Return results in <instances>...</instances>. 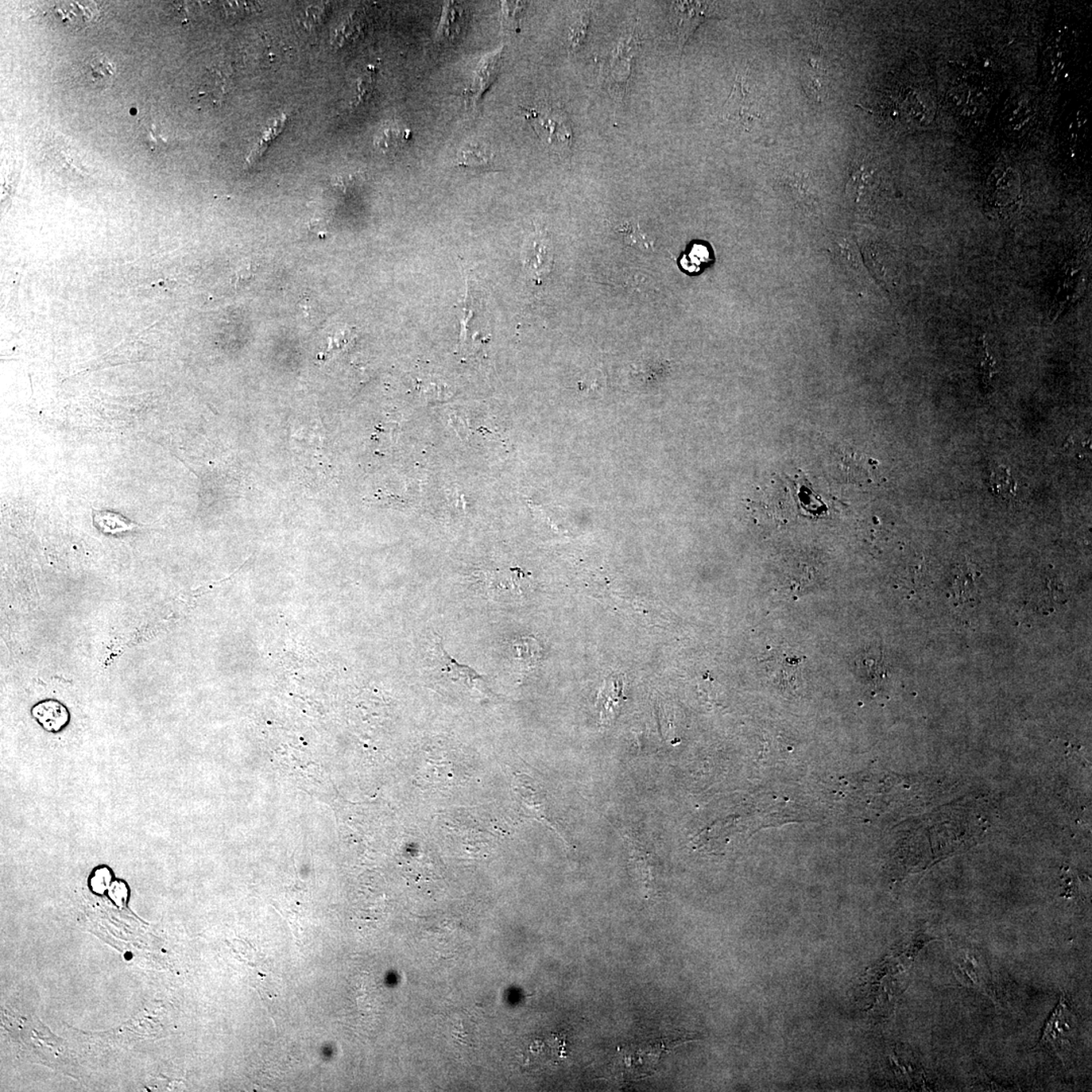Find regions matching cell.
<instances>
[{
  "mask_svg": "<svg viewBox=\"0 0 1092 1092\" xmlns=\"http://www.w3.org/2000/svg\"><path fill=\"white\" fill-rule=\"evenodd\" d=\"M553 258L552 242L546 232L536 231L522 248L523 267L537 285L551 274Z\"/></svg>",
  "mask_w": 1092,
  "mask_h": 1092,
  "instance_id": "obj_5",
  "label": "cell"
},
{
  "mask_svg": "<svg viewBox=\"0 0 1092 1092\" xmlns=\"http://www.w3.org/2000/svg\"><path fill=\"white\" fill-rule=\"evenodd\" d=\"M1020 200V180L1013 169H997L990 177L987 201L993 211L1002 215L1017 206Z\"/></svg>",
  "mask_w": 1092,
  "mask_h": 1092,
  "instance_id": "obj_6",
  "label": "cell"
},
{
  "mask_svg": "<svg viewBox=\"0 0 1092 1092\" xmlns=\"http://www.w3.org/2000/svg\"><path fill=\"white\" fill-rule=\"evenodd\" d=\"M255 277V269L253 262L248 261L245 265L240 267L236 271V285L237 286L249 285Z\"/></svg>",
  "mask_w": 1092,
  "mask_h": 1092,
  "instance_id": "obj_26",
  "label": "cell"
},
{
  "mask_svg": "<svg viewBox=\"0 0 1092 1092\" xmlns=\"http://www.w3.org/2000/svg\"><path fill=\"white\" fill-rule=\"evenodd\" d=\"M979 358H981V370L983 382L986 386H989L995 374L994 363L987 351L985 338H981L979 342Z\"/></svg>",
  "mask_w": 1092,
  "mask_h": 1092,
  "instance_id": "obj_23",
  "label": "cell"
},
{
  "mask_svg": "<svg viewBox=\"0 0 1092 1092\" xmlns=\"http://www.w3.org/2000/svg\"><path fill=\"white\" fill-rule=\"evenodd\" d=\"M954 590L955 597L958 602L969 603L975 601L977 598V580L978 572H976L973 564L966 561L960 564L955 572Z\"/></svg>",
  "mask_w": 1092,
  "mask_h": 1092,
  "instance_id": "obj_12",
  "label": "cell"
},
{
  "mask_svg": "<svg viewBox=\"0 0 1092 1092\" xmlns=\"http://www.w3.org/2000/svg\"><path fill=\"white\" fill-rule=\"evenodd\" d=\"M811 61V62H809L808 63L807 71L803 73L804 85L808 95H811L812 99L819 102L823 96L827 95L828 84L827 72V69H824L823 66L819 64V61Z\"/></svg>",
  "mask_w": 1092,
  "mask_h": 1092,
  "instance_id": "obj_17",
  "label": "cell"
},
{
  "mask_svg": "<svg viewBox=\"0 0 1092 1092\" xmlns=\"http://www.w3.org/2000/svg\"><path fill=\"white\" fill-rule=\"evenodd\" d=\"M524 117L532 126L540 140L557 152L571 148L572 129L570 119L560 108H522Z\"/></svg>",
  "mask_w": 1092,
  "mask_h": 1092,
  "instance_id": "obj_1",
  "label": "cell"
},
{
  "mask_svg": "<svg viewBox=\"0 0 1092 1092\" xmlns=\"http://www.w3.org/2000/svg\"><path fill=\"white\" fill-rule=\"evenodd\" d=\"M673 33L679 52H683L693 34L707 18H716V3L701 2H673Z\"/></svg>",
  "mask_w": 1092,
  "mask_h": 1092,
  "instance_id": "obj_4",
  "label": "cell"
},
{
  "mask_svg": "<svg viewBox=\"0 0 1092 1092\" xmlns=\"http://www.w3.org/2000/svg\"><path fill=\"white\" fill-rule=\"evenodd\" d=\"M621 231V233L625 236L626 241L633 244V245H634V244H638L640 246L649 247L648 240L641 233V229L637 224H622Z\"/></svg>",
  "mask_w": 1092,
  "mask_h": 1092,
  "instance_id": "obj_25",
  "label": "cell"
},
{
  "mask_svg": "<svg viewBox=\"0 0 1092 1092\" xmlns=\"http://www.w3.org/2000/svg\"><path fill=\"white\" fill-rule=\"evenodd\" d=\"M429 660L431 663L429 669L433 673H437V675L453 681V683L462 685L468 691H475L482 695H487L489 693L483 677L467 665L456 663L445 652L439 640L435 641V645L430 650Z\"/></svg>",
  "mask_w": 1092,
  "mask_h": 1092,
  "instance_id": "obj_3",
  "label": "cell"
},
{
  "mask_svg": "<svg viewBox=\"0 0 1092 1092\" xmlns=\"http://www.w3.org/2000/svg\"><path fill=\"white\" fill-rule=\"evenodd\" d=\"M286 115H278L277 118L273 119V121H271L269 125H267L265 130L262 131L261 137L258 138L257 143H255L253 150H251L250 154L247 156L246 162L248 165H253L258 162L259 159H261L263 155L266 152L267 148H269L270 143L284 131Z\"/></svg>",
  "mask_w": 1092,
  "mask_h": 1092,
  "instance_id": "obj_16",
  "label": "cell"
},
{
  "mask_svg": "<svg viewBox=\"0 0 1092 1092\" xmlns=\"http://www.w3.org/2000/svg\"><path fill=\"white\" fill-rule=\"evenodd\" d=\"M511 652L516 668L526 671L536 663L540 657V649L536 641L532 638H519L515 641L511 646Z\"/></svg>",
  "mask_w": 1092,
  "mask_h": 1092,
  "instance_id": "obj_18",
  "label": "cell"
},
{
  "mask_svg": "<svg viewBox=\"0 0 1092 1092\" xmlns=\"http://www.w3.org/2000/svg\"><path fill=\"white\" fill-rule=\"evenodd\" d=\"M412 131L397 125L386 127L374 139L377 148L385 153H396L412 140Z\"/></svg>",
  "mask_w": 1092,
  "mask_h": 1092,
  "instance_id": "obj_15",
  "label": "cell"
},
{
  "mask_svg": "<svg viewBox=\"0 0 1092 1092\" xmlns=\"http://www.w3.org/2000/svg\"><path fill=\"white\" fill-rule=\"evenodd\" d=\"M111 880L110 874L107 870H99L95 876V889L96 892H103L107 888L108 881Z\"/></svg>",
  "mask_w": 1092,
  "mask_h": 1092,
  "instance_id": "obj_27",
  "label": "cell"
},
{
  "mask_svg": "<svg viewBox=\"0 0 1092 1092\" xmlns=\"http://www.w3.org/2000/svg\"><path fill=\"white\" fill-rule=\"evenodd\" d=\"M592 11L584 9L576 15L574 21L572 22L568 34V48L570 54H576L582 47L587 38L588 26H590Z\"/></svg>",
  "mask_w": 1092,
  "mask_h": 1092,
  "instance_id": "obj_19",
  "label": "cell"
},
{
  "mask_svg": "<svg viewBox=\"0 0 1092 1092\" xmlns=\"http://www.w3.org/2000/svg\"><path fill=\"white\" fill-rule=\"evenodd\" d=\"M374 68H367L366 75L362 76L358 83V102L363 103L373 94L374 88Z\"/></svg>",
  "mask_w": 1092,
  "mask_h": 1092,
  "instance_id": "obj_24",
  "label": "cell"
},
{
  "mask_svg": "<svg viewBox=\"0 0 1092 1092\" xmlns=\"http://www.w3.org/2000/svg\"><path fill=\"white\" fill-rule=\"evenodd\" d=\"M83 71L88 83L99 88L108 87L117 75L115 65L102 55L89 58L85 62Z\"/></svg>",
  "mask_w": 1092,
  "mask_h": 1092,
  "instance_id": "obj_14",
  "label": "cell"
},
{
  "mask_svg": "<svg viewBox=\"0 0 1092 1092\" xmlns=\"http://www.w3.org/2000/svg\"><path fill=\"white\" fill-rule=\"evenodd\" d=\"M609 680L610 681H608V683H606V686L604 687L601 693H600V704H601L604 708L602 714H605L607 718L614 714V712L618 706L619 701H621L622 697L621 679L614 677L613 679Z\"/></svg>",
  "mask_w": 1092,
  "mask_h": 1092,
  "instance_id": "obj_21",
  "label": "cell"
},
{
  "mask_svg": "<svg viewBox=\"0 0 1092 1092\" xmlns=\"http://www.w3.org/2000/svg\"><path fill=\"white\" fill-rule=\"evenodd\" d=\"M456 164L459 168L493 170L495 166V155L485 146L467 145L459 151L456 156Z\"/></svg>",
  "mask_w": 1092,
  "mask_h": 1092,
  "instance_id": "obj_11",
  "label": "cell"
},
{
  "mask_svg": "<svg viewBox=\"0 0 1092 1092\" xmlns=\"http://www.w3.org/2000/svg\"><path fill=\"white\" fill-rule=\"evenodd\" d=\"M1075 1024V1017L1069 1010L1063 994L1045 1024L1039 1047L1048 1049L1065 1063L1068 1053L1071 1051Z\"/></svg>",
  "mask_w": 1092,
  "mask_h": 1092,
  "instance_id": "obj_2",
  "label": "cell"
},
{
  "mask_svg": "<svg viewBox=\"0 0 1092 1092\" xmlns=\"http://www.w3.org/2000/svg\"><path fill=\"white\" fill-rule=\"evenodd\" d=\"M467 25V15L459 3L448 2L443 7V18L439 26V40L453 42L462 36Z\"/></svg>",
  "mask_w": 1092,
  "mask_h": 1092,
  "instance_id": "obj_10",
  "label": "cell"
},
{
  "mask_svg": "<svg viewBox=\"0 0 1092 1092\" xmlns=\"http://www.w3.org/2000/svg\"><path fill=\"white\" fill-rule=\"evenodd\" d=\"M32 715L49 733H59L71 720L67 707L59 701L48 699L34 705Z\"/></svg>",
  "mask_w": 1092,
  "mask_h": 1092,
  "instance_id": "obj_8",
  "label": "cell"
},
{
  "mask_svg": "<svg viewBox=\"0 0 1092 1092\" xmlns=\"http://www.w3.org/2000/svg\"><path fill=\"white\" fill-rule=\"evenodd\" d=\"M503 58H504V48L499 47L495 51L483 56L476 65L474 87H472V95H474L475 103L483 98V95L497 79L499 73L501 71Z\"/></svg>",
  "mask_w": 1092,
  "mask_h": 1092,
  "instance_id": "obj_7",
  "label": "cell"
},
{
  "mask_svg": "<svg viewBox=\"0 0 1092 1092\" xmlns=\"http://www.w3.org/2000/svg\"><path fill=\"white\" fill-rule=\"evenodd\" d=\"M92 515H94L95 528L103 534L117 536V534L126 533L140 528V525L137 523L123 516L122 514L112 512V511L94 509Z\"/></svg>",
  "mask_w": 1092,
  "mask_h": 1092,
  "instance_id": "obj_13",
  "label": "cell"
},
{
  "mask_svg": "<svg viewBox=\"0 0 1092 1092\" xmlns=\"http://www.w3.org/2000/svg\"><path fill=\"white\" fill-rule=\"evenodd\" d=\"M526 3L519 2H503V25L508 30H516L519 29V22L524 11Z\"/></svg>",
  "mask_w": 1092,
  "mask_h": 1092,
  "instance_id": "obj_22",
  "label": "cell"
},
{
  "mask_svg": "<svg viewBox=\"0 0 1092 1092\" xmlns=\"http://www.w3.org/2000/svg\"><path fill=\"white\" fill-rule=\"evenodd\" d=\"M990 487L993 493L1002 499L1014 497L1016 495L1017 483L1005 467L999 466L994 468L990 475Z\"/></svg>",
  "mask_w": 1092,
  "mask_h": 1092,
  "instance_id": "obj_20",
  "label": "cell"
},
{
  "mask_svg": "<svg viewBox=\"0 0 1092 1092\" xmlns=\"http://www.w3.org/2000/svg\"><path fill=\"white\" fill-rule=\"evenodd\" d=\"M955 974L964 985L973 987L991 997L989 981H986L985 970L974 956L964 955L955 962Z\"/></svg>",
  "mask_w": 1092,
  "mask_h": 1092,
  "instance_id": "obj_9",
  "label": "cell"
}]
</instances>
